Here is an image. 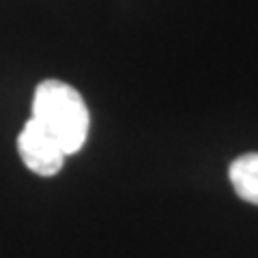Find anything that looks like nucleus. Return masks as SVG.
Listing matches in <instances>:
<instances>
[{
	"instance_id": "obj_3",
	"label": "nucleus",
	"mask_w": 258,
	"mask_h": 258,
	"mask_svg": "<svg viewBox=\"0 0 258 258\" xmlns=\"http://www.w3.org/2000/svg\"><path fill=\"white\" fill-rule=\"evenodd\" d=\"M228 179L235 194L249 205H258V153H247L228 168Z\"/></svg>"
},
{
	"instance_id": "obj_2",
	"label": "nucleus",
	"mask_w": 258,
	"mask_h": 258,
	"mask_svg": "<svg viewBox=\"0 0 258 258\" xmlns=\"http://www.w3.org/2000/svg\"><path fill=\"white\" fill-rule=\"evenodd\" d=\"M18 151L28 170L39 176H54L64 164V151L37 120L28 123L18 136Z\"/></svg>"
},
{
	"instance_id": "obj_1",
	"label": "nucleus",
	"mask_w": 258,
	"mask_h": 258,
	"mask_svg": "<svg viewBox=\"0 0 258 258\" xmlns=\"http://www.w3.org/2000/svg\"><path fill=\"white\" fill-rule=\"evenodd\" d=\"M32 120H37L60 144L64 155L84 147L88 136V108L74 86L60 80H43L32 97Z\"/></svg>"
}]
</instances>
